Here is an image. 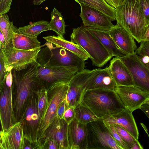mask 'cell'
Listing matches in <instances>:
<instances>
[{
    "label": "cell",
    "instance_id": "obj_1",
    "mask_svg": "<svg viewBox=\"0 0 149 149\" xmlns=\"http://www.w3.org/2000/svg\"><path fill=\"white\" fill-rule=\"evenodd\" d=\"M38 64L36 61L21 70H11L12 90L15 94L14 108L16 122L19 120L28 99L38 84Z\"/></svg>",
    "mask_w": 149,
    "mask_h": 149
},
{
    "label": "cell",
    "instance_id": "obj_2",
    "mask_svg": "<svg viewBox=\"0 0 149 149\" xmlns=\"http://www.w3.org/2000/svg\"><path fill=\"white\" fill-rule=\"evenodd\" d=\"M117 23L125 29L138 43L143 41L149 26L139 0H125L116 8Z\"/></svg>",
    "mask_w": 149,
    "mask_h": 149
},
{
    "label": "cell",
    "instance_id": "obj_3",
    "mask_svg": "<svg viewBox=\"0 0 149 149\" xmlns=\"http://www.w3.org/2000/svg\"><path fill=\"white\" fill-rule=\"evenodd\" d=\"M81 101L100 118L116 114L125 108L115 91L110 90H86Z\"/></svg>",
    "mask_w": 149,
    "mask_h": 149
},
{
    "label": "cell",
    "instance_id": "obj_4",
    "mask_svg": "<svg viewBox=\"0 0 149 149\" xmlns=\"http://www.w3.org/2000/svg\"><path fill=\"white\" fill-rule=\"evenodd\" d=\"M70 37L71 42L79 45L86 52L93 65L101 67L113 56L83 25L73 28Z\"/></svg>",
    "mask_w": 149,
    "mask_h": 149
},
{
    "label": "cell",
    "instance_id": "obj_5",
    "mask_svg": "<svg viewBox=\"0 0 149 149\" xmlns=\"http://www.w3.org/2000/svg\"><path fill=\"white\" fill-rule=\"evenodd\" d=\"M69 83L59 82L54 83L47 89L48 103L45 114L41 119L38 133L39 142L48 127L56 118L57 108L66 98L69 89Z\"/></svg>",
    "mask_w": 149,
    "mask_h": 149
},
{
    "label": "cell",
    "instance_id": "obj_6",
    "mask_svg": "<svg viewBox=\"0 0 149 149\" xmlns=\"http://www.w3.org/2000/svg\"><path fill=\"white\" fill-rule=\"evenodd\" d=\"M87 149H122L112 136L102 118L87 124Z\"/></svg>",
    "mask_w": 149,
    "mask_h": 149
},
{
    "label": "cell",
    "instance_id": "obj_7",
    "mask_svg": "<svg viewBox=\"0 0 149 149\" xmlns=\"http://www.w3.org/2000/svg\"><path fill=\"white\" fill-rule=\"evenodd\" d=\"M40 120L37 97L34 91L28 99L19 121L23 126L24 135L38 141V133Z\"/></svg>",
    "mask_w": 149,
    "mask_h": 149
},
{
    "label": "cell",
    "instance_id": "obj_8",
    "mask_svg": "<svg viewBox=\"0 0 149 149\" xmlns=\"http://www.w3.org/2000/svg\"><path fill=\"white\" fill-rule=\"evenodd\" d=\"M12 76L11 72L7 75L5 82L0 89V119L1 130L9 127L16 122L14 114L12 88Z\"/></svg>",
    "mask_w": 149,
    "mask_h": 149
},
{
    "label": "cell",
    "instance_id": "obj_9",
    "mask_svg": "<svg viewBox=\"0 0 149 149\" xmlns=\"http://www.w3.org/2000/svg\"><path fill=\"white\" fill-rule=\"evenodd\" d=\"M37 78L47 89L52 84L58 82L69 83L78 72L77 69L66 67H51L41 65L38 63Z\"/></svg>",
    "mask_w": 149,
    "mask_h": 149
},
{
    "label": "cell",
    "instance_id": "obj_10",
    "mask_svg": "<svg viewBox=\"0 0 149 149\" xmlns=\"http://www.w3.org/2000/svg\"><path fill=\"white\" fill-rule=\"evenodd\" d=\"M45 44L31 50H23L13 48L7 53L1 52L5 67L7 73L13 69L20 70L32 63L36 61L38 54Z\"/></svg>",
    "mask_w": 149,
    "mask_h": 149
},
{
    "label": "cell",
    "instance_id": "obj_11",
    "mask_svg": "<svg viewBox=\"0 0 149 149\" xmlns=\"http://www.w3.org/2000/svg\"><path fill=\"white\" fill-rule=\"evenodd\" d=\"M120 59L130 70L134 86L149 94V69L135 54Z\"/></svg>",
    "mask_w": 149,
    "mask_h": 149
},
{
    "label": "cell",
    "instance_id": "obj_12",
    "mask_svg": "<svg viewBox=\"0 0 149 149\" xmlns=\"http://www.w3.org/2000/svg\"><path fill=\"white\" fill-rule=\"evenodd\" d=\"M114 91L125 108L132 112L149 98V94L134 86H117Z\"/></svg>",
    "mask_w": 149,
    "mask_h": 149
},
{
    "label": "cell",
    "instance_id": "obj_13",
    "mask_svg": "<svg viewBox=\"0 0 149 149\" xmlns=\"http://www.w3.org/2000/svg\"><path fill=\"white\" fill-rule=\"evenodd\" d=\"M79 4L81 8L79 16L85 26L108 31L114 26L111 19L102 12L84 4Z\"/></svg>",
    "mask_w": 149,
    "mask_h": 149
},
{
    "label": "cell",
    "instance_id": "obj_14",
    "mask_svg": "<svg viewBox=\"0 0 149 149\" xmlns=\"http://www.w3.org/2000/svg\"><path fill=\"white\" fill-rule=\"evenodd\" d=\"M96 71V69H84L72 77L68 83L69 88L65 99L68 107H75L81 101L86 82Z\"/></svg>",
    "mask_w": 149,
    "mask_h": 149
},
{
    "label": "cell",
    "instance_id": "obj_15",
    "mask_svg": "<svg viewBox=\"0 0 149 149\" xmlns=\"http://www.w3.org/2000/svg\"><path fill=\"white\" fill-rule=\"evenodd\" d=\"M24 135L23 127L20 121L1 130L0 149H23Z\"/></svg>",
    "mask_w": 149,
    "mask_h": 149
},
{
    "label": "cell",
    "instance_id": "obj_16",
    "mask_svg": "<svg viewBox=\"0 0 149 149\" xmlns=\"http://www.w3.org/2000/svg\"><path fill=\"white\" fill-rule=\"evenodd\" d=\"M68 136L69 149H87V124L75 119L68 124Z\"/></svg>",
    "mask_w": 149,
    "mask_h": 149
},
{
    "label": "cell",
    "instance_id": "obj_17",
    "mask_svg": "<svg viewBox=\"0 0 149 149\" xmlns=\"http://www.w3.org/2000/svg\"><path fill=\"white\" fill-rule=\"evenodd\" d=\"M68 126V124L63 118H56L46 130L39 143L46 139L51 138L56 141L59 149H69Z\"/></svg>",
    "mask_w": 149,
    "mask_h": 149
},
{
    "label": "cell",
    "instance_id": "obj_18",
    "mask_svg": "<svg viewBox=\"0 0 149 149\" xmlns=\"http://www.w3.org/2000/svg\"><path fill=\"white\" fill-rule=\"evenodd\" d=\"M132 113L128 109L125 108L116 114L102 119L107 125L117 124L120 126L138 140L139 132Z\"/></svg>",
    "mask_w": 149,
    "mask_h": 149
},
{
    "label": "cell",
    "instance_id": "obj_19",
    "mask_svg": "<svg viewBox=\"0 0 149 149\" xmlns=\"http://www.w3.org/2000/svg\"><path fill=\"white\" fill-rule=\"evenodd\" d=\"M109 33L119 49L128 55L134 53L137 46L134 39L123 27L117 23Z\"/></svg>",
    "mask_w": 149,
    "mask_h": 149
},
{
    "label": "cell",
    "instance_id": "obj_20",
    "mask_svg": "<svg viewBox=\"0 0 149 149\" xmlns=\"http://www.w3.org/2000/svg\"><path fill=\"white\" fill-rule=\"evenodd\" d=\"M108 68L117 86H134L131 72L120 58H114Z\"/></svg>",
    "mask_w": 149,
    "mask_h": 149
},
{
    "label": "cell",
    "instance_id": "obj_21",
    "mask_svg": "<svg viewBox=\"0 0 149 149\" xmlns=\"http://www.w3.org/2000/svg\"><path fill=\"white\" fill-rule=\"evenodd\" d=\"M116 86L108 68L103 69L100 68L86 82L84 91L97 89L114 91Z\"/></svg>",
    "mask_w": 149,
    "mask_h": 149
},
{
    "label": "cell",
    "instance_id": "obj_22",
    "mask_svg": "<svg viewBox=\"0 0 149 149\" xmlns=\"http://www.w3.org/2000/svg\"><path fill=\"white\" fill-rule=\"evenodd\" d=\"M86 28L89 32L98 39L113 56L120 58L128 55L117 46L110 36L109 31Z\"/></svg>",
    "mask_w": 149,
    "mask_h": 149
},
{
    "label": "cell",
    "instance_id": "obj_23",
    "mask_svg": "<svg viewBox=\"0 0 149 149\" xmlns=\"http://www.w3.org/2000/svg\"><path fill=\"white\" fill-rule=\"evenodd\" d=\"M43 38L56 46L64 48L73 53L85 61L89 58L88 54L82 47L71 41L66 40L63 36L50 35Z\"/></svg>",
    "mask_w": 149,
    "mask_h": 149
},
{
    "label": "cell",
    "instance_id": "obj_24",
    "mask_svg": "<svg viewBox=\"0 0 149 149\" xmlns=\"http://www.w3.org/2000/svg\"><path fill=\"white\" fill-rule=\"evenodd\" d=\"M18 28L10 22L7 14L0 15V31L3 33L6 43V50L7 53L14 48V33L17 32Z\"/></svg>",
    "mask_w": 149,
    "mask_h": 149
},
{
    "label": "cell",
    "instance_id": "obj_25",
    "mask_svg": "<svg viewBox=\"0 0 149 149\" xmlns=\"http://www.w3.org/2000/svg\"><path fill=\"white\" fill-rule=\"evenodd\" d=\"M40 42L37 38L30 37L17 32L14 33V46L15 48L31 50L40 47Z\"/></svg>",
    "mask_w": 149,
    "mask_h": 149
},
{
    "label": "cell",
    "instance_id": "obj_26",
    "mask_svg": "<svg viewBox=\"0 0 149 149\" xmlns=\"http://www.w3.org/2000/svg\"><path fill=\"white\" fill-rule=\"evenodd\" d=\"M49 22L41 20L34 22L30 24L17 29V33L33 38H37L41 33L49 30Z\"/></svg>",
    "mask_w": 149,
    "mask_h": 149
},
{
    "label": "cell",
    "instance_id": "obj_27",
    "mask_svg": "<svg viewBox=\"0 0 149 149\" xmlns=\"http://www.w3.org/2000/svg\"><path fill=\"white\" fill-rule=\"evenodd\" d=\"M95 8L108 16L111 21L116 20V9L107 3L104 0H74Z\"/></svg>",
    "mask_w": 149,
    "mask_h": 149
},
{
    "label": "cell",
    "instance_id": "obj_28",
    "mask_svg": "<svg viewBox=\"0 0 149 149\" xmlns=\"http://www.w3.org/2000/svg\"><path fill=\"white\" fill-rule=\"evenodd\" d=\"M74 109L75 119L81 123L87 124L100 118L81 101L75 106Z\"/></svg>",
    "mask_w": 149,
    "mask_h": 149
},
{
    "label": "cell",
    "instance_id": "obj_29",
    "mask_svg": "<svg viewBox=\"0 0 149 149\" xmlns=\"http://www.w3.org/2000/svg\"><path fill=\"white\" fill-rule=\"evenodd\" d=\"M51 15V20L49 23V30L54 31L58 36H63L65 33V24L61 13L55 7Z\"/></svg>",
    "mask_w": 149,
    "mask_h": 149
},
{
    "label": "cell",
    "instance_id": "obj_30",
    "mask_svg": "<svg viewBox=\"0 0 149 149\" xmlns=\"http://www.w3.org/2000/svg\"><path fill=\"white\" fill-rule=\"evenodd\" d=\"M34 92L37 97L38 113L41 120L45 114L48 104L47 89L38 80Z\"/></svg>",
    "mask_w": 149,
    "mask_h": 149
},
{
    "label": "cell",
    "instance_id": "obj_31",
    "mask_svg": "<svg viewBox=\"0 0 149 149\" xmlns=\"http://www.w3.org/2000/svg\"><path fill=\"white\" fill-rule=\"evenodd\" d=\"M123 140L131 148V149L134 143L138 141L127 131L117 124L113 125Z\"/></svg>",
    "mask_w": 149,
    "mask_h": 149
},
{
    "label": "cell",
    "instance_id": "obj_32",
    "mask_svg": "<svg viewBox=\"0 0 149 149\" xmlns=\"http://www.w3.org/2000/svg\"><path fill=\"white\" fill-rule=\"evenodd\" d=\"M105 124L113 138L122 149H131L130 147L121 139L116 131L113 125H108Z\"/></svg>",
    "mask_w": 149,
    "mask_h": 149
},
{
    "label": "cell",
    "instance_id": "obj_33",
    "mask_svg": "<svg viewBox=\"0 0 149 149\" xmlns=\"http://www.w3.org/2000/svg\"><path fill=\"white\" fill-rule=\"evenodd\" d=\"M43 149L38 141H35L24 135L23 149Z\"/></svg>",
    "mask_w": 149,
    "mask_h": 149
},
{
    "label": "cell",
    "instance_id": "obj_34",
    "mask_svg": "<svg viewBox=\"0 0 149 149\" xmlns=\"http://www.w3.org/2000/svg\"><path fill=\"white\" fill-rule=\"evenodd\" d=\"M3 56L0 52V89L4 85L7 75Z\"/></svg>",
    "mask_w": 149,
    "mask_h": 149
},
{
    "label": "cell",
    "instance_id": "obj_35",
    "mask_svg": "<svg viewBox=\"0 0 149 149\" xmlns=\"http://www.w3.org/2000/svg\"><path fill=\"white\" fill-rule=\"evenodd\" d=\"M135 53L138 56L146 55L149 57V41H142Z\"/></svg>",
    "mask_w": 149,
    "mask_h": 149
},
{
    "label": "cell",
    "instance_id": "obj_36",
    "mask_svg": "<svg viewBox=\"0 0 149 149\" xmlns=\"http://www.w3.org/2000/svg\"><path fill=\"white\" fill-rule=\"evenodd\" d=\"M74 107H68L66 109L63 117L68 124L75 119Z\"/></svg>",
    "mask_w": 149,
    "mask_h": 149
},
{
    "label": "cell",
    "instance_id": "obj_37",
    "mask_svg": "<svg viewBox=\"0 0 149 149\" xmlns=\"http://www.w3.org/2000/svg\"><path fill=\"white\" fill-rule=\"evenodd\" d=\"M12 0H0V15L6 14L10 10Z\"/></svg>",
    "mask_w": 149,
    "mask_h": 149
},
{
    "label": "cell",
    "instance_id": "obj_38",
    "mask_svg": "<svg viewBox=\"0 0 149 149\" xmlns=\"http://www.w3.org/2000/svg\"><path fill=\"white\" fill-rule=\"evenodd\" d=\"M139 1L143 13L149 22V0H139Z\"/></svg>",
    "mask_w": 149,
    "mask_h": 149
},
{
    "label": "cell",
    "instance_id": "obj_39",
    "mask_svg": "<svg viewBox=\"0 0 149 149\" xmlns=\"http://www.w3.org/2000/svg\"><path fill=\"white\" fill-rule=\"evenodd\" d=\"M68 107L65 99L61 102L57 108L56 113V118H62L64 113Z\"/></svg>",
    "mask_w": 149,
    "mask_h": 149
},
{
    "label": "cell",
    "instance_id": "obj_40",
    "mask_svg": "<svg viewBox=\"0 0 149 149\" xmlns=\"http://www.w3.org/2000/svg\"><path fill=\"white\" fill-rule=\"evenodd\" d=\"M107 3L115 9L122 5L125 0H104Z\"/></svg>",
    "mask_w": 149,
    "mask_h": 149
},
{
    "label": "cell",
    "instance_id": "obj_41",
    "mask_svg": "<svg viewBox=\"0 0 149 149\" xmlns=\"http://www.w3.org/2000/svg\"><path fill=\"white\" fill-rule=\"evenodd\" d=\"M0 51L5 52L6 50V43L2 33L0 31Z\"/></svg>",
    "mask_w": 149,
    "mask_h": 149
},
{
    "label": "cell",
    "instance_id": "obj_42",
    "mask_svg": "<svg viewBox=\"0 0 149 149\" xmlns=\"http://www.w3.org/2000/svg\"><path fill=\"white\" fill-rule=\"evenodd\" d=\"M140 109L143 111L149 118V105L143 104Z\"/></svg>",
    "mask_w": 149,
    "mask_h": 149
},
{
    "label": "cell",
    "instance_id": "obj_43",
    "mask_svg": "<svg viewBox=\"0 0 149 149\" xmlns=\"http://www.w3.org/2000/svg\"><path fill=\"white\" fill-rule=\"evenodd\" d=\"M143 148L141 145L140 143L138 141H136L134 143L131 149H143Z\"/></svg>",
    "mask_w": 149,
    "mask_h": 149
},
{
    "label": "cell",
    "instance_id": "obj_44",
    "mask_svg": "<svg viewBox=\"0 0 149 149\" xmlns=\"http://www.w3.org/2000/svg\"><path fill=\"white\" fill-rule=\"evenodd\" d=\"M143 41H149V26L144 37Z\"/></svg>",
    "mask_w": 149,
    "mask_h": 149
},
{
    "label": "cell",
    "instance_id": "obj_45",
    "mask_svg": "<svg viewBox=\"0 0 149 149\" xmlns=\"http://www.w3.org/2000/svg\"><path fill=\"white\" fill-rule=\"evenodd\" d=\"M46 0H33V3L34 5H38Z\"/></svg>",
    "mask_w": 149,
    "mask_h": 149
},
{
    "label": "cell",
    "instance_id": "obj_46",
    "mask_svg": "<svg viewBox=\"0 0 149 149\" xmlns=\"http://www.w3.org/2000/svg\"><path fill=\"white\" fill-rule=\"evenodd\" d=\"M144 104L149 105V98L146 100L144 102Z\"/></svg>",
    "mask_w": 149,
    "mask_h": 149
},
{
    "label": "cell",
    "instance_id": "obj_47",
    "mask_svg": "<svg viewBox=\"0 0 149 149\" xmlns=\"http://www.w3.org/2000/svg\"><path fill=\"white\" fill-rule=\"evenodd\" d=\"M149 69V63L145 64Z\"/></svg>",
    "mask_w": 149,
    "mask_h": 149
}]
</instances>
